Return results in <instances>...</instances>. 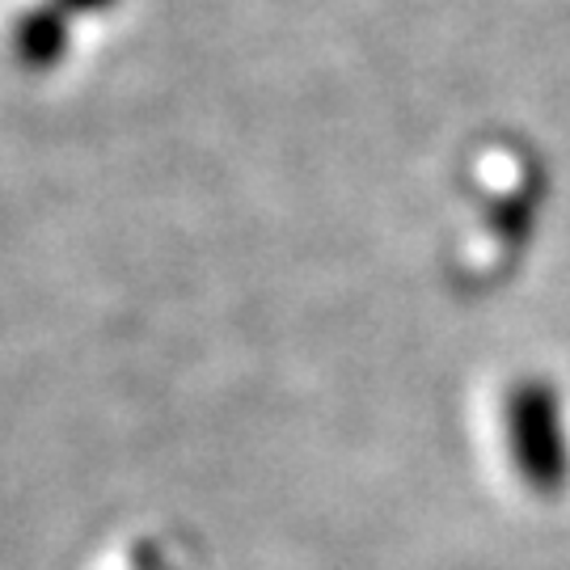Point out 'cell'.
<instances>
[{"label":"cell","mask_w":570,"mask_h":570,"mask_svg":"<svg viewBox=\"0 0 570 570\" xmlns=\"http://www.w3.org/2000/svg\"><path fill=\"white\" fill-rule=\"evenodd\" d=\"M511 465L537 499H558L570 482V440L562 419V397L550 381L524 376L503 397Z\"/></svg>","instance_id":"1"}]
</instances>
